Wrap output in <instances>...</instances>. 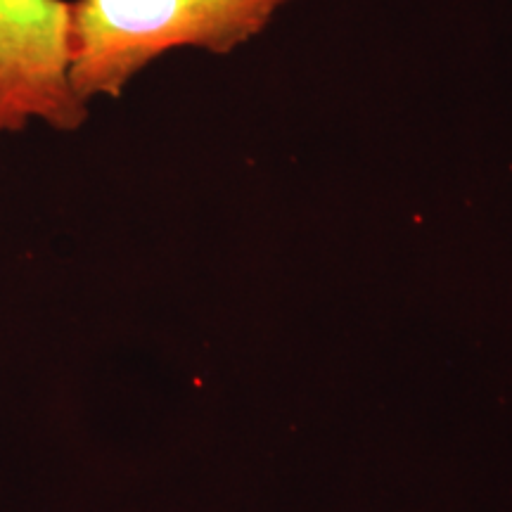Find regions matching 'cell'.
I'll return each instance as SVG.
<instances>
[{"label": "cell", "mask_w": 512, "mask_h": 512, "mask_svg": "<svg viewBox=\"0 0 512 512\" xmlns=\"http://www.w3.org/2000/svg\"><path fill=\"white\" fill-rule=\"evenodd\" d=\"M292 0H69V83L86 102L117 100L178 48L230 55Z\"/></svg>", "instance_id": "obj_1"}, {"label": "cell", "mask_w": 512, "mask_h": 512, "mask_svg": "<svg viewBox=\"0 0 512 512\" xmlns=\"http://www.w3.org/2000/svg\"><path fill=\"white\" fill-rule=\"evenodd\" d=\"M34 119L67 133L88 119L69 83V0H0V138Z\"/></svg>", "instance_id": "obj_2"}]
</instances>
